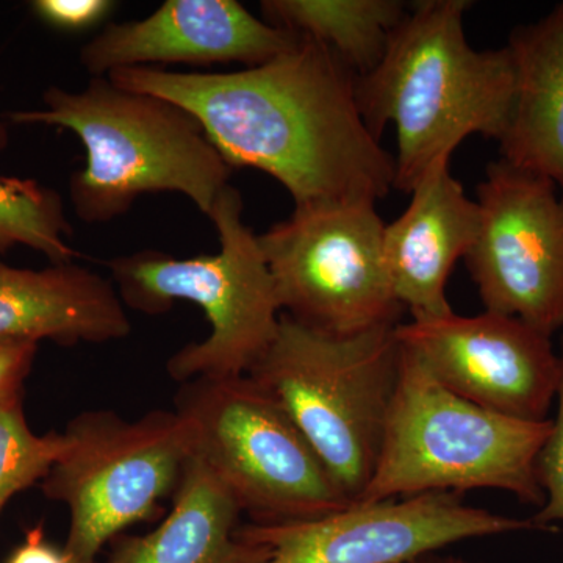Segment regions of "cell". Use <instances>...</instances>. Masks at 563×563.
<instances>
[{
  "mask_svg": "<svg viewBox=\"0 0 563 563\" xmlns=\"http://www.w3.org/2000/svg\"><path fill=\"white\" fill-rule=\"evenodd\" d=\"M242 192L229 185L209 218L220 239L218 254L179 258L144 250L111 258V282L129 309L162 314L174 302L201 307L210 333L169 357L172 379L246 376L272 346L282 309L258 235L243 222Z\"/></svg>",
  "mask_w": 563,
  "mask_h": 563,
  "instance_id": "5b68a950",
  "label": "cell"
},
{
  "mask_svg": "<svg viewBox=\"0 0 563 563\" xmlns=\"http://www.w3.org/2000/svg\"><path fill=\"white\" fill-rule=\"evenodd\" d=\"M65 451V435H36L20 398L0 401V512L18 493L41 483Z\"/></svg>",
  "mask_w": 563,
  "mask_h": 563,
  "instance_id": "ffe728a7",
  "label": "cell"
},
{
  "mask_svg": "<svg viewBox=\"0 0 563 563\" xmlns=\"http://www.w3.org/2000/svg\"><path fill=\"white\" fill-rule=\"evenodd\" d=\"M396 325L332 335L282 313L279 331L251 369L351 503L372 479L398 384Z\"/></svg>",
  "mask_w": 563,
  "mask_h": 563,
  "instance_id": "8992f818",
  "label": "cell"
},
{
  "mask_svg": "<svg viewBox=\"0 0 563 563\" xmlns=\"http://www.w3.org/2000/svg\"><path fill=\"white\" fill-rule=\"evenodd\" d=\"M562 376L558 391V415L551 420V431L537 457V479L544 493V503L532 520L547 531H555L553 523H563V339Z\"/></svg>",
  "mask_w": 563,
  "mask_h": 563,
  "instance_id": "44dd1931",
  "label": "cell"
},
{
  "mask_svg": "<svg viewBox=\"0 0 563 563\" xmlns=\"http://www.w3.org/2000/svg\"><path fill=\"white\" fill-rule=\"evenodd\" d=\"M396 336L455 395L492 412L547 421L561 385V354L551 336L487 312L399 322Z\"/></svg>",
  "mask_w": 563,
  "mask_h": 563,
  "instance_id": "7c38bea8",
  "label": "cell"
},
{
  "mask_svg": "<svg viewBox=\"0 0 563 563\" xmlns=\"http://www.w3.org/2000/svg\"><path fill=\"white\" fill-rule=\"evenodd\" d=\"M16 124L73 132L87 162L69 179L77 218L106 224L136 199L179 192L206 217L229 187L233 169L207 139L202 125L176 103L122 90L109 77H92L80 91L51 87L43 109L10 113Z\"/></svg>",
  "mask_w": 563,
  "mask_h": 563,
  "instance_id": "3957f363",
  "label": "cell"
},
{
  "mask_svg": "<svg viewBox=\"0 0 563 563\" xmlns=\"http://www.w3.org/2000/svg\"><path fill=\"white\" fill-rule=\"evenodd\" d=\"M547 531L532 518L468 506L455 493L351 503L310 520L240 526L244 540L268 548L263 563H412L463 540Z\"/></svg>",
  "mask_w": 563,
  "mask_h": 563,
  "instance_id": "8fae6325",
  "label": "cell"
},
{
  "mask_svg": "<svg viewBox=\"0 0 563 563\" xmlns=\"http://www.w3.org/2000/svg\"><path fill=\"white\" fill-rule=\"evenodd\" d=\"M263 20L324 44L355 77L380 62L396 25L399 0H263Z\"/></svg>",
  "mask_w": 563,
  "mask_h": 563,
  "instance_id": "ac0fdd59",
  "label": "cell"
},
{
  "mask_svg": "<svg viewBox=\"0 0 563 563\" xmlns=\"http://www.w3.org/2000/svg\"><path fill=\"white\" fill-rule=\"evenodd\" d=\"M36 351L38 343L31 340H0V401L22 396Z\"/></svg>",
  "mask_w": 563,
  "mask_h": 563,
  "instance_id": "603a6c76",
  "label": "cell"
},
{
  "mask_svg": "<svg viewBox=\"0 0 563 563\" xmlns=\"http://www.w3.org/2000/svg\"><path fill=\"white\" fill-rule=\"evenodd\" d=\"M109 79L176 103L198 120L232 169L269 174L296 207L369 202L395 185V157L369 132L355 76L324 44L298 43L263 65L207 73L140 66Z\"/></svg>",
  "mask_w": 563,
  "mask_h": 563,
  "instance_id": "6da1fadb",
  "label": "cell"
},
{
  "mask_svg": "<svg viewBox=\"0 0 563 563\" xmlns=\"http://www.w3.org/2000/svg\"><path fill=\"white\" fill-rule=\"evenodd\" d=\"M5 131L0 125V146ZM73 225L66 217L62 196L36 180L0 177V254L14 246H27L46 255L51 263L74 262L70 247Z\"/></svg>",
  "mask_w": 563,
  "mask_h": 563,
  "instance_id": "d6986e66",
  "label": "cell"
},
{
  "mask_svg": "<svg viewBox=\"0 0 563 563\" xmlns=\"http://www.w3.org/2000/svg\"><path fill=\"white\" fill-rule=\"evenodd\" d=\"M550 431L551 420H518L466 401L401 344L383 443L358 501L496 488L540 509L537 457Z\"/></svg>",
  "mask_w": 563,
  "mask_h": 563,
  "instance_id": "277c9868",
  "label": "cell"
},
{
  "mask_svg": "<svg viewBox=\"0 0 563 563\" xmlns=\"http://www.w3.org/2000/svg\"><path fill=\"white\" fill-rule=\"evenodd\" d=\"M174 402L195 454L252 523L310 520L351 504L280 402L247 374L188 380Z\"/></svg>",
  "mask_w": 563,
  "mask_h": 563,
  "instance_id": "52a82bcc",
  "label": "cell"
},
{
  "mask_svg": "<svg viewBox=\"0 0 563 563\" xmlns=\"http://www.w3.org/2000/svg\"><path fill=\"white\" fill-rule=\"evenodd\" d=\"M7 563H70L65 550H58L44 539L43 526L25 533L24 542L11 553Z\"/></svg>",
  "mask_w": 563,
  "mask_h": 563,
  "instance_id": "cb8c5ba5",
  "label": "cell"
},
{
  "mask_svg": "<svg viewBox=\"0 0 563 563\" xmlns=\"http://www.w3.org/2000/svg\"><path fill=\"white\" fill-rule=\"evenodd\" d=\"M506 47L517 87L501 161L547 177L563 196V2L515 27Z\"/></svg>",
  "mask_w": 563,
  "mask_h": 563,
  "instance_id": "e0dca14e",
  "label": "cell"
},
{
  "mask_svg": "<svg viewBox=\"0 0 563 563\" xmlns=\"http://www.w3.org/2000/svg\"><path fill=\"white\" fill-rule=\"evenodd\" d=\"M65 451L41 481L46 498L65 504L70 563H96L129 526L152 520L179 487L195 455L191 426L176 410L128 421L87 410L66 426Z\"/></svg>",
  "mask_w": 563,
  "mask_h": 563,
  "instance_id": "ba28073f",
  "label": "cell"
},
{
  "mask_svg": "<svg viewBox=\"0 0 563 563\" xmlns=\"http://www.w3.org/2000/svg\"><path fill=\"white\" fill-rule=\"evenodd\" d=\"M117 3L110 0H36L32 9L41 20L62 31H87L113 13Z\"/></svg>",
  "mask_w": 563,
  "mask_h": 563,
  "instance_id": "7402d4cb",
  "label": "cell"
},
{
  "mask_svg": "<svg viewBox=\"0 0 563 563\" xmlns=\"http://www.w3.org/2000/svg\"><path fill=\"white\" fill-rule=\"evenodd\" d=\"M450 162L435 163L410 192L407 210L385 224V265L396 298L413 320L453 312L448 279L479 233V206L451 174Z\"/></svg>",
  "mask_w": 563,
  "mask_h": 563,
  "instance_id": "5bb4252c",
  "label": "cell"
},
{
  "mask_svg": "<svg viewBox=\"0 0 563 563\" xmlns=\"http://www.w3.org/2000/svg\"><path fill=\"white\" fill-rule=\"evenodd\" d=\"M242 507L199 455L185 466L168 517L146 536H118L96 563H263L269 550L240 537Z\"/></svg>",
  "mask_w": 563,
  "mask_h": 563,
  "instance_id": "2e32d148",
  "label": "cell"
},
{
  "mask_svg": "<svg viewBox=\"0 0 563 563\" xmlns=\"http://www.w3.org/2000/svg\"><path fill=\"white\" fill-rule=\"evenodd\" d=\"M298 33L274 27L236 0H166L143 20L107 25L80 49L92 77L140 66L209 68L263 65L298 43Z\"/></svg>",
  "mask_w": 563,
  "mask_h": 563,
  "instance_id": "4fadbf2b",
  "label": "cell"
},
{
  "mask_svg": "<svg viewBox=\"0 0 563 563\" xmlns=\"http://www.w3.org/2000/svg\"><path fill=\"white\" fill-rule=\"evenodd\" d=\"M470 0H421L407 10L383 58L355 77V101L377 140L395 124L393 188L412 192L435 163L474 133L499 141L515 101L510 52L476 51L465 35Z\"/></svg>",
  "mask_w": 563,
  "mask_h": 563,
  "instance_id": "7a4b0ae2",
  "label": "cell"
},
{
  "mask_svg": "<svg viewBox=\"0 0 563 563\" xmlns=\"http://www.w3.org/2000/svg\"><path fill=\"white\" fill-rule=\"evenodd\" d=\"M479 233L465 261L485 310L544 335L563 329V196L504 161L477 185Z\"/></svg>",
  "mask_w": 563,
  "mask_h": 563,
  "instance_id": "30bf717a",
  "label": "cell"
},
{
  "mask_svg": "<svg viewBox=\"0 0 563 563\" xmlns=\"http://www.w3.org/2000/svg\"><path fill=\"white\" fill-rule=\"evenodd\" d=\"M376 203L295 207L258 235L282 312L307 328L354 335L399 324Z\"/></svg>",
  "mask_w": 563,
  "mask_h": 563,
  "instance_id": "9c48e42d",
  "label": "cell"
},
{
  "mask_svg": "<svg viewBox=\"0 0 563 563\" xmlns=\"http://www.w3.org/2000/svg\"><path fill=\"white\" fill-rule=\"evenodd\" d=\"M412 563H484V562H473L466 561V559L454 558V555H426V558L418 559Z\"/></svg>",
  "mask_w": 563,
  "mask_h": 563,
  "instance_id": "d4e9b609",
  "label": "cell"
},
{
  "mask_svg": "<svg viewBox=\"0 0 563 563\" xmlns=\"http://www.w3.org/2000/svg\"><path fill=\"white\" fill-rule=\"evenodd\" d=\"M132 324L113 282L77 263L43 269L0 261V340H52L62 346L118 342Z\"/></svg>",
  "mask_w": 563,
  "mask_h": 563,
  "instance_id": "9a60e30c",
  "label": "cell"
}]
</instances>
